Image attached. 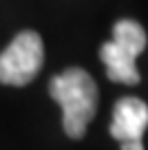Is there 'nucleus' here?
<instances>
[{
    "mask_svg": "<svg viewBox=\"0 0 148 150\" xmlns=\"http://www.w3.org/2000/svg\"><path fill=\"white\" fill-rule=\"evenodd\" d=\"M146 49V31L135 20H120L113 27V40L102 44L100 57L104 62L108 80L117 84H137L139 71L135 57Z\"/></svg>",
    "mask_w": 148,
    "mask_h": 150,
    "instance_id": "f03ea898",
    "label": "nucleus"
},
{
    "mask_svg": "<svg viewBox=\"0 0 148 150\" xmlns=\"http://www.w3.org/2000/svg\"><path fill=\"white\" fill-rule=\"evenodd\" d=\"M53 99L62 106V124L71 139H82L97 110V86L86 71L71 66L49 84Z\"/></svg>",
    "mask_w": 148,
    "mask_h": 150,
    "instance_id": "f257e3e1",
    "label": "nucleus"
},
{
    "mask_svg": "<svg viewBox=\"0 0 148 150\" xmlns=\"http://www.w3.org/2000/svg\"><path fill=\"white\" fill-rule=\"evenodd\" d=\"M122 150H144V144L142 141H124Z\"/></svg>",
    "mask_w": 148,
    "mask_h": 150,
    "instance_id": "39448f33",
    "label": "nucleus"
},
{
    "mask_svg": "<svg viewBox=\"0 0 148 150\" xmlns=\"http://www.w3.org/2000/svg\"><path fill=\"white\" fill-rule=\"evenodd\" d=\"M44 62L42 38L36 31H22L0 55V84L24 86L40 73Z\"/></svg>",
    "mask_w": 148,
    "mask_h": 150,
    "instance_id": "7ed1b4c3",
    "label": "nucleus"
},
{
    "mask_svg": "<svg viewBox=\"0 0 148 150\" xmlns=\"http://www.w3.org/2000/svg\"><path fill=\"white\" fill-rule=\"evenodd\" d=\"M148 128V106L139 97H122L113 108L111 135L117 141H142Z\"/></svg>",
    "mask_w": 148,
    "mask_h": 150,
    "instance_id": "20e7f679",
    "label": "nucleus"
}]
</instances>
